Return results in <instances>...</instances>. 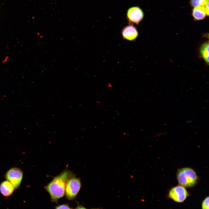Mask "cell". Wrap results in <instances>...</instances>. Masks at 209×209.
Segmentation results:
<instances>
[{"label":"cell","instance_id":"7a4b0ae2","mask_svg":"<svg viewBox=\"0 0 209 209\" xmlns=\"http://www.w3.org/2000/svg\"><path fill=\"white\" fill-rule=\"evenodd\" d=\"M176 178L179 184L184 187L190 188L197 183L198 177L195 171L190 167H184L178 170Z\"/></svg>","mask_w":209,"mask_h":209},{"label":"cell","instance_id":"4fadbf2b","mask_svg":"<svg viewBox=\"0 0 209 209\" xmlns=\"http://www.w3.org/2000/svg\"><path fill=\"white\" fill-rule=\"evenodd\" d=\"M55 209H72L67 205L66 204L61 205L56 207Z\"/></svg>","mask_w":209,"mask_h":209},{"label":"cell","instance_id":"7c38bea8","mask_svg":"<svg viewBox=\"0 0 209 209\" xmlns=\"http://www.w3.org/2000/svg\"><path fill=\"white\" fill-rule=\"evenodd\" d=\"M202 209H209V197H206L202 203Z\"/></svg>","mask_w":209,"mask_h":209},{"label":"cell","instance_id":"ba28073f","mask_svg":"<svg viewBox=\"0 0 209 209\" xmlns=\"http://www.w3.org/2000/svg\"><path fill=\"white\" fill-rule=\"evenodd\" d=\"M192 15L195 20L199 21L203 19L206 15L204 6L195 7L192 10Z\"/></svg>","mask_w":209,"mask_h":209},{"label":"cell","instance_id":"8992f818","mask_svg":"<svg viewBox=\"0 0 209 209\" xmlns=\"http://www.w3.org/2000/svg\"><path fill=\"white\" fill-rule=\"evenodd\" d=\"M127 16L129 23L137 25L143 19L144 15L141 8L135 6L128 9Z\"/></svg>","mask_w":209,"mask_h":209},{"label":"cell","instance_id":"30bf717a","mask_svg":"<svg viewBox=\"0 0 209 209\" xmlns=\"http://www.w3.org/2000/svg\"><path fill=\"white\" fill-rule=\"evenodd\" d=\"M200 54L205 62L208 64L209 63V42H205L201 46Z\"/></svg>","mask_w":209,"mask_h":209},{"label":"cell","instance_id":"8fae6325","mask_svg":"<svg viewBox=\"0 0 209 209\" xmlns=\"http://www.w3.org/2000/svg\"><path fill=\"white\" fill-rule=\"evenodd\" d=\"M209 2V0H191V5L193 7L204 6Z\"/></svg>","mask_w":209,"mask_h":209},{"label":"cell","instance_id":"6da1fadb","mask_svg":"<svg viewBox=\"0 0 209 209\" xmlns=\"http://www.w3.org/2000/svg\"><path fill=\"white\" fill-rule=\"evenodd\" d=\"M74 174L66 169L54 177L44 188L50 194L52 201L54 202L63 197L65 194L66 184L68 179Z\"/></svg>","mask_w":209,"mask_h":209},{"label":"cell","instance_id":"3957f363","mask_svg":"<svg viewBox=\"0 0 209 209\" xmlns=\"http://www.w3.org/2000/svg\"><path fill=\"white\" fill-rule=\"evenodd\" d=\"M81 186L80 179L74 174L67 180L65 186V196L69 200H73L76 196Z\"/></svg>","mask_w":209,"mask_h":209},{"label":"cell","instance_id":"5bb4252c","mask_svg":"<svg viewBox=\"0 0 209 209\" xmlns=\"http://www.w3.org/2000/svg\"><path fill=\"white\" fill-rule=\"evenodd\" d=\"M205 8L206 15L208 16L209 15V2L206 4Z\"/></svg>","mask_w":209,"mask_h":209},{"label":"cell","instance_id":"9c48e42d","mask_svg":"<svg viewBox=\"0 0 209 209\" xmlns=\"http://www.w3.org/2000/svg\"><path fill=\"white\" fill-rule=\"evenodd\" d=\"M14 188L12 184L7 180L3 182L0 185V192L5 196L10 195L13 191Z\"/></svg>","mask_w":209,"mask_h":209},{"label":"cell","instance_id":"9a60e30c","mask_svg":"<svg viewBox=\"0 0 209 209\" xmlns=\"http://www.w3.org/2000/svg\"><path fill=\"white\" fill-rule=\"evenodd\" d=\"M75 209H87L81 206H78Z\"/></svg>","mask_w":209,"mask_h":209},{"label":"cell","instance_id":"52a82bcc","mask_svg":"<svg viewBox=\"0 0 209 209\" xmlns=\"http://www.w3.org/2000/svg\"><path fill=\"white\" fill-rule=\"evenodd\" d=\"M123 38L129 41L136 39L138 35L136 28L132 25L127 26L123 28L122 31Z\"/></svg>","mask_w":209,"mask_h":209},{"label":"cell","instance_id":"5b68a950","mask_svg":"<svg viewBox=\"0 0 209 209\" xmlns=\"http://www.w3.org/2000/svg\"><path fill=\"white\" fill-rule=\"evenodd\" d=\"M188 196V193L185 187L178 185L172 188L168 193V196L171 199L177 202L184 201Z\"/></svg>","mask_w":209,"mask_h":209},{"label":"cell","instance_id":"277c9868","mask_svg":"<svg viewBox=\"0 0 209 209\" xmlns=\"http://www.w3.org/2000/svg\"><path fill=\"white\" fill-rule=\"evenodd\" d=\"M5 177L7 180L10 182L14 188H18L20 185L23 177L21 170L17 167H13L9 170L5 174Z\"/></svg>","mask_w":209,"mask_h":209}]
</instances>
